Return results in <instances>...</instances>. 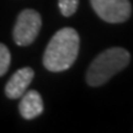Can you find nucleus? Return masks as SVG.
Masks as SVG:
<instances>
[{
	"label": "nucleus",
	"mask_w": 133,
	"mask_h": 133,
	"mask_svg": "<svg viewBox=\"0 0 133 133\" xmlns=\"http://www.w3.org/2000/svg\"><path fill=\"white\" fill-rule=\"evenodd\" d=\"M80 46L79 35L71 27H64L54 33L43 54V65L49 71H64L76 61Z\"/></svg>",
	"instance_id": "f257e3e1"
},
{
	"label": "nucleus",
	"mask_w": 133,
	"mask_h": 133,
	"mask_svg": "<svg viewBox=\"0 0 133 133\" xmlns=\"http://www.w3.org/2000/svg\"><path fill=\"white\" fill-rule=\"evenodd\" d=\"M131 54L127 49L112 47L100 53L91 62L86 71V81L90 86H100L123 70L129 64Z\"/></svg>",
	"instance_id": "f03ea898"
},
{
	"label": "nucleus",
	"mask_w": 133,
	"mask_h": 133,
	"mask_svg": "<svg viewBox=\"0 0 133 133\" xmlns=\"http://www.w3.org/2000/svg\"><path fill=\"white\" fill-rule=\"evenodd\" d=\"M42 27L41 15L36 10H22L14 26V41L19 46H29L36 39Z\"/></svg>",
	"instance_id": "7ed1b4c3"
},
{
	"label": "nucleus",
	"mask_w": 133,
	"mask_h": 133,
	"mask_svg": "<svg viewBox=\"0 0 133 133\" xmlns=\"http://www.w3.org/2000/svg\"><path fill=\"white\" fill-rule=\"evenodd\" d=\"M90 3L96 15L110 24L124 22L132 12L129 0H90Z\"/></svg>",
	"instance_id": "20e7f679"
},
{
	"label": "nucleus",
	"mask_w": 133,
	"mask_h": 133,
	"mask_svg": "<svg viewBox=\"0 0 133 133\" xmlns=\"http://www.w3.org/2000/svg\"><path fill=\"white\" fill-rule=\"evenodd\" d=\"M33 76L35 71L30 66H25L15 71L5 85V95L12 100L20 99L27 90L29 85L32 83Z\"/></svg>",
	"instance_id": "39448f33"
},
{
	"label": "nucleus",
	"mask_w": 133,
	"mask_h": 133,
	"mask_svg": "<svg viewBox=\"0 0 133 133\" xmlns=\"http://www.w3.org/2000/svg\"><path fill=\"white\" fill-rule=\"evenodd\" d=\"M21 97L22 99L20 101L19 111L25 119L36 118L43 112V101L38 91H25V94Z\"/></svg>",
	"instance_id": "423d86ee"
},
{
	"label": "nucleus",
	"mask_w": 133,
	"mask_h": 133,
	"mask_svg": "<svg viewBox=\"0 0 133 133\" xmlns=\"http://www.w3.org/2000/svg\"><path fill=\"white\" fill-rule=\"evenodd\" d=\"M11 63V54L9 48L5 44L0 43V76H3L8 71Z\"/></svg>",
	"instance_id": "0eeeda50"
},
{
	"label": "nucleus",
	"mask_w": 133,
	"mask_h": 133,
	"mask_svg": "<svg viewBox=\"0 0 133 133\" xmlns=\"http://www.w3.org/2000/svg\"><path fill=\"white\" fill-rule=\"evenodd\" d=\"M78 4H79V0H58L59 10L65 17H69L73 14H75Z\"/></svg>",
	"instance_id": "6e6552de"
}]
</instances>
